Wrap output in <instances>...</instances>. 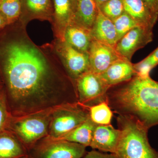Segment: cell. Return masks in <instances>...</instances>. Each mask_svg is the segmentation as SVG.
Instances as JSON below:
<instances>
[{
    "mask_svg": "<svg viewBox=\"0 0 158 158\" xmlns=\"http://www.w3.org/2000/svg\"><path fill=\"white\" fill-rule=\"evenodd\" d=\"M0 78L13 116L78 102L52 44L36 45L19 20L0 31Z\"/></svg>",
    "mask_w": 158,
    "mask_h": 158,
    "instance_id": "obj_1",
    "label": "cell"
},
{
    "mask_svg": "<svg viewBox=\"0 0 158 158\" xmlns=\"http://www.w3.org/2000/svg\"><path fill=\"white\" fill-rule=\"evenodd\" d=\"M106 101L115 113L134 118L148 129L158 125V82L150 75H136L111 87Z\"/></svg>",
    "mask_w": 158,
    "mask_h": 158,
    "instance_id": "obj_2",
    "label": "cell"
},
{
    "mask_svg": "<svg viewBox=\"0 0 158 158\" xmlns=\"http://www.w3.org/2000/svg\"><path fill=\"white\" fill-rule=\"evenodd\" d=\"M121 136L114 154L117 158H158V152L151 146L148 129L130 117H117Z\"/></svg>",
    "mask_w": 158,
    "mask_h": 158,
    "instance_id": "obj_3",
    "label": "cell"
},
{
    "mask_svg": "<svg viewBox=\"0 0 158 158\" xmlns=\"http://www.w3.org/2000/svg\"><path fill=\"white\" fill-rule=\"evenodd\" d=\"M55 107L25 116H12L7 129L16 136L30 152L38 141L48 136Z\"/></svg>",
    "mask_w": 158,
    "mask_h": 158,
    "instance_id": "obj_4",
    "label": "cell"
},
{
    "mask_svg": "<svg viewBox=\"0 0 158 158\" xmlns=\"http://www.w3.org/2000/svg\"><path fill=\"white\" fill-rule=\"evenodd\" d=\"M89 117V108L78 102L56 106L52 113L47 137L59 138L82 124Z\"/></svg>",
    "mask_w": 158,
    "mask_h": 158,
    "instance_id": "obj_5",
    "label": "cell"
},
{
    "mask_svg": "<svg viewBox=\"0 0 158 158\" xmlns=\"http://www.w3.org/2000/svg\"><path fill=\"white\" fill-rule=\"evenodd\" d=\"M86 147L80 144L46 137L38 141L29 154L33 158H81Z\"/></svg>",
    "mask_w": 158,
    "mask_h": 158,
    "instance_id": "obj_6",
    "label": "cell"
},
{
    "mask_svg": "<svg viewBox=\"0 0 158 158\" xmlns=\"http://www.w3.org/2000/svg\"><path fill=\"white\" fill-rule=\"evenodd\" d=\"M78 102L90 107L106 101V93L110 88L99 75L91 70L82 75L76 81Z\"/></svg>",
    "mask_w": 158,
    "mask_h": 158,
    "instance_id": "obj_7",
    "label": "cell"
},
{
    "mask_svg": "<svg viewBox=\"0 0 158 158\" xmlns=\"http://www.w3.org/2000/svg\"><path fill=\"white\" fill-rule=\"evenodd\" d=\"M52 44L67 74L75 83L79 77L90 70L88 53L76 49L65 41L55 39Z\"/></svg>",
    "mask_w": 158,
    "mask_h": 158,
    "instance_id": "obj_8",
    "label": "cell"
},
{
    "mask_svg": "<svg viewBox=\"0 0 158 158\" xmlns=\"http://www.w3.org/2000/svg\"><path fill=\"white\" fill-rule=\"evenodd\" d=\"M153 38L152 30L137 26L118 40L114 48L118 55L131 61L136 51L151 42Z\"/></svg>",
    "mask_w": 158,
    "mask_h": 158,
    "instance_id": "obj_9",
    "label": "cell"
},
{
    "mask_svg": "<svg viewBox=\"0 0 158 158\" xmlns=\"http://www.w3.org/2000/svg\"><path fill=\"white\" fill-rule=\"evenodd\" d=\"M90 69L101 74L114 62L123 58L114 47L93 39L88 51Z\"/></svg>",
    "mask_w": 158,
    "mask_h": 158,
    "instance_id": "obj_10",
    "label": "cell"
},
{
    "mask_svg": "<svg viewBox=\"0 0 158 158\" xmlns=\"http://www.w3.org/2000/svg\"><path fill=\"white\" fill-rule=\"evenodd\" d=\"M20 13L18 20L23 25L34 19L53 20V0H20Z\"/></svg>",
    "mask_w": 158,
    "mask_h": 158,
    "instance_id": "obj_11",
    "label": "cell"
},
{
    "mask_svg": "<svg viewBox=\"0 0 158 158\" xmlns=\"http://www.w3.org/2000/svg\"><path fill=\"white\" fill-rule=\"evenodd\" d=\"M53 20L52 23L56 40L65 41V30L73 22L76 0H53Z\"/></svg>",
    "mask_w": 158,
    "mask_h": 158,
    "instance_id": "obj_12",
    "label": "cell"
},
{
    "mask_svg": "<svg viewBox=\"0 0 158 158\" xmlns=\"http://www.w3.org/2000/svg\"><path fill=\"white\" fill-rule=\"evenodd\" d=\"M125 12L137 25L152 30L158 19V11L151 9L144 0H123Z\"/></svg>",
    "mask_w": 158,
    "mask_h": 158,
    "instance_id": "obj_13",
    "label": "cell"
},
{
    "mask_svg": "<svg viewBox=\"0 0 158 158\" xmlns=\"http://www.w3.org/2000/svg\"><path fill=\"white\" fill-rule=\"evenodd\" d=\"M121 136L120 130L111 124L97 125L94 132L90 147L100 151L114 154L118 146Z\"/></svg>",
    "mask_w": 158,
    "mask_h": 158,
    "instance_id": "obj_14",
    "label": "cell"
},
{
    "mask_svg": "<svg viewBox=\"0 0 158 158\" xmlns=\"http://www.w3.org/2000/svg\"><path fill=\"white\" fill-rule=\"evenodd\" d=\"M136 75L134 64L123 58L114 62L99 76L111 88L129 81Z\"/></svg>",
    "mask_w": 158,
    "mask_h": 158,
    "instance_id": "obj_15",
    "label": "cell"
},
{
    "mask_svg": "<svg viewBox=\"0 0 158 158\" xmlns=\"http://www.w3.org/2000/svg\"><path fill=\"white\" fill-rule=\"evenodd\" d=\"M90 32L94 39L114 47L118 41V36L113 21L106 17L99 10Z\"/></svg>",
    "mask_w": 158,
    "mask_h": 158,
    "instance_id": "obj_16",
    "label": "cell"
},
{
    "mask_svg": "<svg viewBox=\"0 0 158 158\" xmlns=\"http://www.w3.org/2000/svg\"><path fill=\"white\" fill-rule=\"evenodd\" d=\"M30 155L28 150L9 130L0 133V158H23Z\"/></svg>",
    "mask_w": 158,
    "mask_h": 158,
    "instance_id": "obj_17",
    "label": "cell"
},
{
    "mask_svg": "<svg viewBox=\"0 0 158 158\" xmlns=\"http://www.w3.org/2000/svg\"><path fill=\"white\" fill-rule=\"evenodd\" d=\"M93 39L90 30L75 23L69 24L65 30V41L80 52L88 53Z\"/></svg>",
    "mask_w": 158,
    "mask_h": 158,
    "instance_id": "obj_18",
    "label": "cell"
},
{
    "mask_svg": "<svg viewBox=\"0 0 158 158\" xmlns=\"http://www.w3.org/2000/svg\"><path fill=\"white\" fill-rule=\"evenodd\" d=\"M99 12L95 0H76L73 22L91 31Z\"/></svg>",
    "mask_w": 158,
    "mask_h": 158,
    "instance_id": "obj_19",
    "label": "cell"
},
{
    "mask_svg": "<svg viewBox=\"0 0 158 158\" xmlns=\"http://www.w3.org/2000/svg\"><path fill=\"white\" fill-rule=\"evenodd\" d=\"M97 125L90 119L89 116L86 121L72 131L59 138L53 139L74 142L82 144L86 147L90 146L94 132Z\"/></svg>",
    "mask_w": 158,
    "mask_h": 158,
    "instance_id": "obj_20",
    "label": "cell"
},
{
    "mask_svg": "<svg viewBox=\"0 0 158 158\" xmlns=\"http://www.w3.org/2000/svg\"><path fill=\"white\" fill-rule=\"evenodd\" d=\"M89 108L90 119L97 125L111 124L113 112L107 102H102Z\"/></svg>",
    "mask_w": 158,
    "mask_h": 158,
    "instance_id": "obj_21",
    "label": "cell"
},
{
    "mask_svg": "<svg viewBox=\"0 0 158 158\" xmlns=\"http://www.w3.org/2000/svg\"><path fill=\"white\" fill-rule=\"evenodd\" d=\"M0 11L9 25L17 21L20 13V0H0Z\"/></svg>",
    "mask_w": 158,
    "mask_h": 158,
    "instance_id": "obj_22",
    "label": "cell"
},
{
    "mask_svg": "<svg viewBox=\"0 0 158 158\" xmlns=\"http://www.w3.org/2000/svg\"><path fill=\"white\" fill-rule=\"evenodd\" d=\"M98 7L106 17L113 21L125 12L123 0H109Z\"/></svg>",
    "mask_w": 158,
    "mask_h": 158,
    "instance_id": "obj_23",
    "label": "cell"
},
{
    "mask_svg": "<svg viewBox=\"0 0 158 158\" xmlns=\"http://www.w3.org/2000/svg\"><path fill=\"white\" fill-rule=\"evenodd\" d=\"M158 65V47L141 62L134 64L136 75L145 76Z\"/></svg>",
    "mask_w": 158,
    "mask_h": 158,
    "instance_id": "obj_24",
    "label": "cell"
},
{
    "mask_svg": "<svg viewBox=\"0 0 158 158\" xmlns=\"http://www.w3.org/2000/svg\"><path fill=\"white\" fill-rule=\"evenodd\" d=\"M113 22L118 36V40L131 29L138 26L134 19L126 12L113 20Z\"/></svg>",
    "mask_w": 158,
    "mask_h": 158,
    "instance_id": "obj_25",
    "label": "cell"
},
{
    "mask_svg": "<svg viewBox=\"0 0 158 158\" xmlns=\"http://www.w3.org/2000/svg\"><path fill=\"white\" fill-rule=\"evenodd\" d=\"M11 116L7 105L5 91L2 86L0 88V133L7 129Z\"/></svg>",
    "mask_w": 158,
    "mask_h": 158,
    "instance_id": "obj_26",
    "label": "cell"
},
{
    "mask_svg": "<svg viewBox=\"0 0 158 158\" xmlns=\"http://www.w3.org/2000/svg\"><path fill=\"white\" fill-rule=\"evenodd\" d=\"M84 158H117L113 153H104L101 152L92 150L84 156Z\"/></svg>",
    "mask_w": 158,
    "mask_h": 158,
    "instance_id": "obj_27",
    "label": "cell"
},
{
    "mask_svg": "<svg viewBox=\"0 0 158 158\" xmlns=\"http://www.w3.org/2000/svg\"><path fill=\"white\" fill-rule=\"evenodd\" d=\"M151 9L158 11V0H144Z\"/></svg>",
    "mask_w": 158,
    "mask_h": 158,
    "instance_id": "obj_28",
    "label": "cell"
},
{
    "mask_svg": "<svg viewBox=\"0 0 158 158\" xmlns=\"http://www.w3.org/2000/svg\"><path fill=\"white\" fill-rule=\"evenodd\" d=\"M9 25L8 21L4 15L0 11V31L3 30L6 26Z\"/></svg>",
    "mask_w": 158,
    "mask_h": 158,
    "instance_id": "obj_29",
    "label": "cell"
},
{
    "mask_svg": "<svg viewBox=\"0 0 158 158\" xmlns=\"http://www.w3.org/2000/svg\"><path fill=\"white\" fill-rule=\"evenodd\" d=\"M95 1L96 2L98 6L100 5H101V4H103V3L105 2L109 1V0H95Z\"/></svg>",
    "mask_w": 158,
    "mask_h": 158,
    "instance_id": "obj_30",
    "label": "cell"
},
{
    "mask_svg": "<svg viewBox=\"0 0 158 158\" xmlns=\"http://www.w3.org/2000/svg\"><path fill=\"white\" fill-rule=\"evenodd\" d=\"M23 158H33L32 156L29 155Z\"/></svg>",
    "mask_w": 158,
    "mask_h": 158,
    "instance_id": "obj_31",
    "label": "cell"
},
{
    "mask_svg": "<svg viewBox=\"0 0 158 158\" xmlns=\"http://www.w3.org/2000/svg\"><path fill=\"white\" fill-rule=\"evenodd\" d=\"M2 86V81H1V78H0V88Z\"/></svg>",
    "mask_w": 158,
    "mask_h": 158,
    "instance_id": "obj_32",
    "label": "cell"
}]
</instances>
